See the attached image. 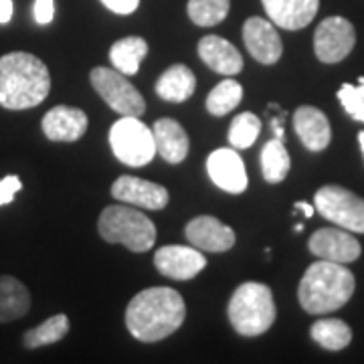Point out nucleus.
<instances>
[{"mask_svg": "<svg viewBox=\"0 0 364 364\" xmlns=\"http://www.w3.org/2000/svg\"><path fill=\"white\" fill-rule=\"evenodd\" d=\"M354 275L336 261H314L306 269L298 287V299L301 308L314 316L336 312L350 301L354 294Z\"/></svg>", "mask_w": 364, "mask_h": 364, "instance_id": "obj_3", "label": "nucleus"}, {"mask_svg": "<svg viewBox=\"0 0 364 364\" xmlns=\"http://www.w3.org/2000/svg\"><path fill=\"white\" fill-rule=\"evenodd\" d=\"M261 132V119L255 114L251 112H245V114H239L231 122V130H229V142L235 148L243 150V148H249L253 146L257 136Z\"/></svg>", "mask_w": 364, "mask_h": 364, "instance_id": "obj_29", "label": "nucleus"}, {"mask_svg": "<svg viewBox=\"0 0 364 364\" xmlns=\"http://www.w3.org/2000/svg\"><path fill=\"white\" fill-rule=\"evenodd\" d=\"M43 134L51 142H77L87 132V116L71 105H57L43 117Z\"/></svg>", "mask_w": 364, "mask_h": 364, "instance_id": "obj_16", "label": "nucleus"}, {"mask_svg": "<svg viewBox=\"0 0 364 364\" xmlns=\"http://www.w3.org/2000/svg\"><path fill=\"white\" fill-rule=\"evenodd\" d=\"M31 308V294L13 275H0V324L23 318Z\"/></svg>", "mask_w": 364, "mask_h": 364, "instance_id": "obj_22", "label": "nucleus"}, {"mask_svg": "<svg viewBox=\"0 0 364 364\" xmlns=\"http://www.w3.org/2000/svg\"><path fill=\"white\" fill-rule=\"evenodd\" d=\"M229 322L241 336H261L275 322V301L273 294L265 284L247 282L239 286L229 301Z\"/></svg>", "mask_w": 364, "mask_h": 364, "instance_id": "obj_5", "label": "nucleus"}, {"mask_svg": "<svg viewBox=\"0 0 364 364\" xmlns=\"http://www.w3.org/2000/svg\"><path fill=\"white\" fill-rule=\"evenodd\" d=\"M148 55V43L142 37H126L116 41L109 49V61L124 75H136L144 57Z\"/></svg>", "mask_w": 364, "mask_h": 364, "instance_id": "obj_23", "label": "nucleus"}, {"mask_svg": "<svg viewBox=\"0 0 364 364\" xmlns=\"http://www.w3.org/2000/svg\"><path fill=\"white\" fill-rule=\"evenodd\" d=\"M231 0H188V16L198 26H215L229 14Z\"/></svg>", "mask_w": 364, "mask_h": 364, "instance_id": "obj_28", "label": "nucleus"}, {"mask_svg": "<svg viewBox=\"0 0 364 364\" xmlns=\"http://www.w3.org/2000/svg\"><path fill=\"white\" fill-rule=\"evenodd\" d=\"M291 168V160L286 150V140L273 136L269 142H265L261 150V172L263 178L269 184H277L287 176Z\"/></svg>", "mask_w": 364, "mask_h": 364, "instance_id": "obj_24", "label": "nucleus"}, {"mask_svg": "<svg viewBox=\"0 0 364 364\" xmlns=\"http://www.w3.org/2000/svg\"><path fill=\"white\" fill-rule=\"evenodd\" d=\"M93 90L119 116L140 117L146 109L142 93L132 85L124 73L109 67H95L90 75Z\"/></svg>", "mask_w": 364, "mask_h": 364, "instance_id": "obj_8", "label": "nucleus"}, {"mask_svg": "<svg viewBox=\"0 0 364 364\" xmlns=\"http://www.w3.org/2000/svg\"><path fill=\"white\" fill-rule=\"evenodd\" d=\"M112 196L119 203L138 208H150V210L164 208L170 198L168 191L162 184L136 178V176H119L112 184Z\"/></svg>", "mask_w": 364, "mask_h": 364, "instance_id": "obj_14", "label": "nucleus"}, {"mask_svg": "<svg viewBox=\"0 0 364 364\" xmlns=\"http://www.w3.org/2000/svg\"><path fill=\"white\" fill-rule=\"evenodd\" d=\"M154 265L164 277L186 282L193 279L207 267V259L196 247H182V245H166L160 247L154 255Z\"/></svg>", "mask_w": 364, "mask_h": 364, "instance_id": "obj_13", "label": "nucleus"}, {"mask_svg": "<svg viewBox=\"0 0 364 364\" xmlns=\"http://www.w3.org/2000/svg\"><path fill=\"white\" fill-rule=\"evenodd\" d=\"M314 208L336 227H342L350 233H364V198L344 186H322L314 195Z\"/></svg>", "mask_w": 364, "mask_h": 364, "instance_id": "obj_7", "label": "nucleus"}, {"mask_svg": "<svg viewBox=\"0 0 364 364\" xmlns=\"http://www.w3.org/2000/svg\"><path fill=\"white\" fill-rule=\"evenodd\" d=\"M207 172L210 181L221 191L239 195L247 188V172L241 156L233 148H219L207 158Z\"/></svg>", "mask_w": 364, "mask_h": 364, "instance_id": "obj_15", "label": "nucleus"}, {"mask_svg": "<svg viewBox=\"0 0 364 364\" xmlns=\"http://www.w3.org/2000/svg\"><path fill=\"white\" fill-rule=\"evenodd\" d=\"M296 208L304 213V217H306V219H310V217L314 215V210H316V208H314L312 205H308V203H296Z\"/></svg>", "mask_w": 364, "mask_h": 364, "instance_id": "obj_35", "label": "nucleus"}, {"mask_svg": "<svg viewBox=\"0 0 364 364\" xmlns=\"http://www.w3.org/2000/svg\"><path fill=\"white\" fill-rule=\"evenodd\" d=\"M33 13H35V21L39 25H49L55 16V2L53 0H35Z\"/></svg>", "mask_w": 364, "mask_h": 364, "instance_id": "obj_32", "label": "nucleus"}, {"mask_svg": "<svg viewBox=\"0 0 364 364\" xmlns=\"http://www.w3.org/2000/svg\"><path fill=\"white\" fill-rule=\"evenodd\" d=\"M273 25L286 31H299L314 21L320 0H261Z\"/></svg>", "mask_w": 364, "mask_h": 364, "instance_id": "obj_17", "label": "nucleus"}, {"mask_svg": "<svg viewBox=\"0 0 364 364\" xmlns=\"http://www.w3.org/2000/svg\"><path fill=\"white\" fill-rule=\"evenodd\" d=\"M51 91V75L39 57L25 51L0 57V105L6 109H31L43 104Z\"/></svg>", "mask_w": 364, "mask_h": 364, "instance_id": "obj_2", "label": "nucleus"}, {"mask_svg": "<svg viewBox=\"0 0 364 364\" xmlns=\"http://www.w3.org/2000/svg\"><path fill=\"white\" fill-rule=\"evenodd\" d=\"M243 100V87L235 79H225L208 93L207 112L213 116H227Z\"/></svg>", "mask_w": 364, "mask_h": 364, "instance_id": "obj_27", "label": "nucleus"}, {"mask_svg": "<svg viewBox=\"0 0 364 364\" xmlns=\"http://www.w3.org/2000/svg\"><path fill=\"white\" fill-rule=\"evenodd\" d=\"M358 144H360V150H363V156H364V132L358 134Z\"/></svg>", "mask_w": 364, "mask_h": 364, "instance_id": "obj_36", "label": "nucleus"}, {"mask_svg": "<svg viewBox=\"0 0 364 364\" xmlns=\"http://www.w3.org/2000/svg\"><path fill=\"white\" fill-rule=\"evenodd\" d=\"M109 146L119 162L134 168L146 166L156 154L154 134L136 116H122L112 126Z\"/></svg>", "mask_w": 364, "mask_h": 364, "instance_id": "obj_6", "label": "nucleus"}, {"mask_svg": "<svg viewBox=\"0 0 364 364\" xmlns=\"http://www.w3.org/2000/svg\"><path fill=\"white\" fill-rule=\"evenodd\" d=\"M13 18V0H0V25L11 23Z\"/></svg>", "mask_w": 364, "mask_h": 364, "instance_id": "obj_34", "label": "nucleus"}, {"mask_svg": "<svg viewBox=\"0 0 364 364\" xmlns=\"http://www.w3.org/2000/svg\"><path fill=\"white\" fill-rule=\"evenodd\" d=\"M356 33L344 16H328L314 33V53L322 63H340L354 49Z\"/></svg>", "mask_w": 364, "mask_h": 364, "instance_id": "obj_9", "label": "nucleus"}, {"mask_svg": "<svg viewBox=\"0 0 364 364\" xmlns=\"http://www.w3.org/2000/svg\"><path fill=\"white\" fill-rule=\"evenodd\" d=\"M308 247L312 251L318 259L336 261V263H352L360 257L363 247L358 243V239L346 231V229H318L316 233L310 237Z\"/></svg>", "mask_w": 364, "mask_h": 364, "instance_id": "obj_10", "label": "nucleus"}, {"mask_svg": "<svg viewBox=\"0 0 364 364\" xmlns=\"http://www.w3.org/2000/svg\"><path fill=\"white\" fill-rule=\"evenodd\" d=\"M294 130L298 134L301 144L312 150V152H322L328 148L332 140V128L326 117L324 112L312 105H301L294 114Z\"/></svg>", "mask_w": 364, "mask_h": 364, "instance_id": "obj_18", "label": "nucleus"}, {"mask_svg": "<svg viewBox=\"0 0 364 364\" xmlns=\"http://www.w3.org/2000/svg\"><path fill=\"white\" fill-rule=\"evenodd\" d=\"M23 188V182L18 176H4L0 181V205L13 203L14 195Z\"/></svg>", "mask_w": 364, "mask_h": 364, "instance_id": "obj_31", "label": "nucleus"}, {"mask_svg": "<svg viewBox=\"0 0 364 364\" xmlns=\"http://www.w3.org/2000/svg\"><path fill=\"white\" fill-rule=\"evenodd\" d=\"M97 231L105 243L124 245L134 253H146L156 243V225L142 210L126 203L105 207L97 221Z\"/></svg>", "mask_w": 364, "mask_h": 364, "instance_id": "obj_4", "label": "nucleus"}, {"mask_svg": "<svg viewBox=\"0 0 364 364\" xmlns=\"http://www.w3.org/2000/svg\"><path fill=\"white\" fill-rule=\"evenodd\" d=\"M358 81H360L358 85L344 83L338 90V100L352 119L364 122V77Z\"/></svg>", "mask_w": 364, "mask_h": 364, "instance_id": "obj_30", "label": "nucleus"}, {"mask_svg": "<svg viewBox=\"0 0 364 364\" xmlns=\"http://www.w3.org/2000/svg\"><path fill=\"white\" fill-rule=\"evenodd\" d=\"M69 332V318L65 314H55L49 320H45L43 324L31 328L28 332H25L23 342L28 350L33 348H41V346H49L55 344L59 340H63Z\"/></svg>", "mask_w": 364, "mask_h": 364, "instance_id": "obj_26", "label": "nucleus"}, {"mask_svg": "<svg viewBox=\"0 0 364 364\" xmlns=\"http://www.w3.org/2000/svg\"><path fill=\"white\" fill-rule=\"evenodd\" d=\"M154 134V144H156V152L170 164H181L182 160L188 154V136L186 130L181 124L172 117H162L158 119L152 128Z\"/></svg>", "mask_w": 364, "mask_h": 364, "instance_id": "obj_20", "label": "nucleus"}, {"mask_svg": "<svg viewBox=\"0 0 364 364\" xmlns=\"http://www.w3.org/2000/svg\"><path fill=\"white\" fill-rule=\"evenodd\" d=\"M186 318L182 296L172 287L138 291L126 308V326L140 342H158L174 334Z\"/></svg>", "mask_w": 364, "mask_h": 364, "instance_id": "obj_1", "label": "nucleus"}, {"mask_svg": "<svg viewBox=\"0 0 364 364\" xmlns=\"http://www.w3.org/2000/svg\"><path fill=\"white\" fill-rule=\"evenodd\" d=\"M107 11L116 14H132L134 11H138L140 0H102Z\"/></svg>", "mask_w": 364, "mask_h": 364, "instance_id": "obj_33", "label": "nucleus"}, {"mask_svg": "<svg viewBox=\"0 0 364 364\" xmlns=\"http://www.w3.org/2000/svg\"><path fill=\"white\" fill-rule=\"evenodd\" d=\"M184 235L193 247L208 251V253H225L233 247L235 241H237V235H235L233 229L219 221L217 217H210V215L195 217L186 225Z\"/></svg>", "mask_w": 364, "mask_h": 364, "instance_id": "obj_12", "label": "nucleus"}, {"mask_svg": "<svg viewBox=\"0 0 364 364\" xmlns=\"http://www.w3.org/2000/svg\"><path fill=\"white\" fill-rule=\"evenodd\" d=\"M310 336L326 350H342L350 344L352 330L350 326L338 318H324L314 322L310 328Z\"/></svg>", "mask_w": 364, "mask_h": 364, "instance_id": "obj_25", "label": "nucleus"}, {"mask_svg": "<svg viewBox=\"0 0 364 364\" xmlns=\"http://www.w3.org/2000/svg\"><path fill=\"white\" fill-rule=\"evenodd\" d=\"M243 43L249 55L263 65H275L282 59L284 45L275 25L267 18L251 16L243 25Z\"/></svg>", "mask_w": 364, "mask_h": 364, "instance_id": "obj_11", "label": "nucleus"}, {"mask_svg": "<svg viewBox=\"0 0 364 364\" xmlns=\"http://www.w3.org/2000/svg\"><path fill=\"white\" fill-rule=\"evenodd\" d=\"M198 57L213 71L233 77L243 71V57L227 39L217 35H207L198 43Z\"/></svg>", "mask_w": 364, "mask_h": 364, "instance_id": "obj_19", "label": "nucleus"}, {"mask_svg": "<svg viewBox=\"0 0 364 364\" xmlns=\"http://www.w3.org/2000/svg\"><path fill=\"white\" fill-rule=\"evenodd\" d=\"M196 90L195 73L186 65L168 67L156 81L158 97L172 102V104H182L186 102Z\"/></svg>", "mask_w": 364, "mask_h": 364, "instance_id": "obj_21", "label": "nucleus"}]
</instances>
